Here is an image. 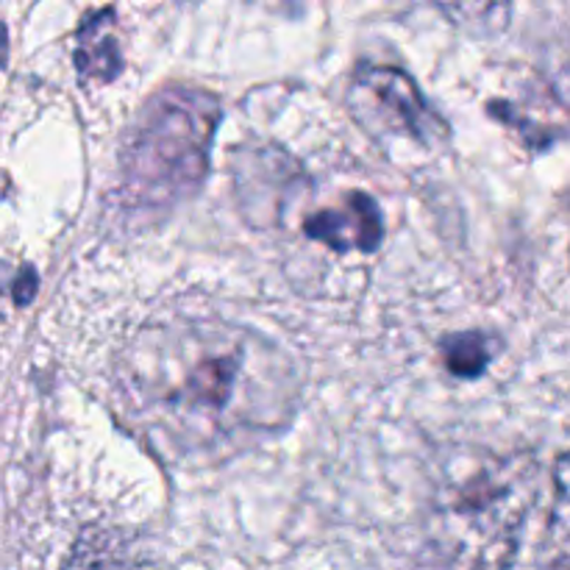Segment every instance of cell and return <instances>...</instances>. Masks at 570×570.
Returning a JSON list of instances; mask_svg holds the SVG:
<instances>
[{
	"label": "cell",
	"mask_w": 570,
	"mask_h": 570,
	"mask_svg": "<svg viewBox=\"0 0 570 570\" xmlns=\"http://www.w3.org/2000/svg\"><path fill=\"white\" fill-rule=\"evenodd\" d=\"M440 356L451 376L479 379L495 356V340L484 332H456L440 343Z\"/></svg>",
	"instance_id": "9"
},
{
	"label": "cell",
	"mask_w": 570,
	"mask_h": 570,
	"mask_svg": "<svg viewBox=\"0 0 570 570\" xmlns=\"http://www.w3.org/2000/svg\"><path fill=\"white\" fill-rule=\"evenodd\" d=\"M65 570H161V566L134 534L87 529L72 546Z\"/></svg>",
	"instance_id": "6"
},
{
	"label": "cell",
	"mask_w": 570,
	"mask_h": 570,
	"mask_svg": "<svg viewBox=\"0 0 570 570\" xmlns=\"http://www.w3.org/2000/svg\"><path fill=\"white\" fill-rule=\"evenodd\" d=\"M348 106L367 131L410 137L423 148H434L449 139V122L432 109L417 83L399 67H356Z\"/></svg>",
	"instance_id": "4"
},
{
	"label": "cell",
	"mask_w": 570,
	"mask_h": 570,
	"mask_svg": "<svg viewBox=\"0 0 570 570\" xmlns=\"http://www.w3.org/2000/svg\"><path fill=\"white\" fill-rule=\"evenodd\" d=\"M220 100L206 89L167 87L145 104L120 154L128 209L161 212L193 198L209 173Z\"/></svg>",
	"instance_id": "3"
},
{
	"label": "cell",
	"mask_w": 570,
	"mask_h": 570,
	"mask_svg": "<svg viewBox=\"0 0 570 570\" xmlns=\"http://www.w3.org/2000/svg\"><path fill=\"white\" fill-rule=\"evenodd\" d=\"M540 495L532 451L495 454L462 445L434 468L426 546L438 570H507Z\"/></svg>",
	"instance_id": "2"
},
{
	"label": "cell",
	"mask_w": 570,
	"mask_h": 570,
	"mask_svg": "<svg viewBox=\"0 0 570 570\" xmlns=\"http://www.w3.org/2000/svg\"><path fill=\"white\" fill-rule=\"evenodd\" d=\"M304 234L337 254H373L384 239V217L367 193H348L340 204L306 217Z\"/></svg>",
	"instance_id": "5"
},
{
	"label": "cell",
	"mask_w": 570,
	"mask_h": 570,
	"mask_svg": "<svg viewBox=\"0 0 570 570\" xmlns=\"http://www.w3.org/2000/svg\"><path fill=\"white\" fill-rule=\"evenodd\" d=\"M115 390L156 454L206 465L282 432L298 410L301 376L287 351L254 328L170 312L117 351Z\"/></svg>",
	"instance_id": "1"
},
{
	"label": "cell",
	"mask_w": 570,
	"mask_h": 570,
	"mask_svg": "<svg viewBox=\"0 0 570 570\" xmlns=\"http://www.w3.org/2000/svg\"><path fill=\"white\" fill-rule=\"evenodd\" d=\"M538 570H570V451L554 465V504L540 540Z\"/></svg>",
	"instance_id": "8"
},
{
	"label": "cell",
	"mask_w": 570,
	"mask_h": 570,
	"mask_svg": "<svg viewBox=\"0 0 570 570\" xmlns=\"http://www.w3.org/2000/svg\"><path fill=\"white\" fill-rule=\"evenodd\" d=\"M76 67L83 81L109 83L120 76L122 53L115 37V9L83 17L76 37Z\"/></svg>",
	"instance_id": "7"
}]
</instances>
